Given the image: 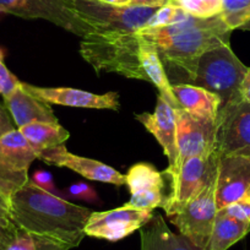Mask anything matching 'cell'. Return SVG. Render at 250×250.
Listing matches in <instances>:
<instances>
[{
  "label": "cell",
  "instance_id": "6da1fadb",
  "mask_svg": "<svg viewBox=\"0 0 250 250\" xmlns=\"http://www.w3.org/2000/svg\"><path fill=\"white\" fill-rule=\"evenodd\" d=\"M8 211L14 225L30 233L38 250L79 247L92 211L43 190L28 180L10 196Z\"/></svg>",
  "mask_w": 250,
  "mask_h": 250
},
{
  "label": "cell",
  "instance_id": "7a4b0ae2",
  "mask_svg": "<svg viewBox=\"0 0 250 250\" xmlns=\"http://www.w3.org/2000/svg\"><path fill=\"white\" fill-rule=\"evenodd\" d=\"M136 33L155 44L170 85H190L201 55L221 45H229L232 30L222 15L210 19L188 15L179 22L141 28Z\"/></svg>",
  "mask_w": 250,
  "mask_h": 250
},
{
  "label": "cell",
  "instance_id": "3957f363",
  "mask_svg": "<svg viewBox=\"0 0 250 250\" xmlns=\"http://www.w3.org/2000/svg\"><path fill=\"white\" fill-rule=\"evenodd\" d=\"M80 54L101 73L147 81L140 64V43L136 32H87L81 37Z\"/></svg>",
  "mask_w": 250,
  "mask_h": 250
},
{
  "label": "cell",
  "instance_id": "277c9868",
  "mask_svg": "<svg viewBox=\"0 0 250 250\" xmlns=\"http://www.w3.org/2000/svg\"><path fill=\"white\" fill-rule=\"evenodd\" d=\"M248 70L249 68L238 59L230 44L221 45L201 55L190 85L215 93L223 108L243 98L240 91Z\"/></svg>",
  "mask_w": 250,
  "mask_h": 250
},
{
  "label": "cell",
  "instance_id": "5b68a950",
  "mask_svg": "<svg viewBox=\"0 0 250 250\" xmlns=\"http://www.w3.org/2000/svg\"><path fill=\"white\" fill-rule=\"evenodd\" d=\"M73 9L88 32H136L145 27L158 8H120L101 0H73Z\"/></svg>",
  "mask_w": 250,
  "mask_h": 250
},
{
  "label": "cell",
  "instance_id": "8992f818",
  "mask_svg": "<svg viewBox=\"0 0 250 250\" xmlns=\"http://www.w3.org/2000/svg\"><path fill=\"white\" fill-rule=\"evenodd\" d=\"M216 179L217 175L205 185L198 195L194 196L174 215L168 217L180 234L199 250H208V243L217 215Z\"/></svg>",
  "mask_w": 250,
  "mask_h": 250
},
{
  "label": "cell",
  "instance_id": "52a82bcc",
  "mask_svg": "<svg viewBox=\"0 0 250 250\" xmlns=\"http://www.w3.org/2000/svg\"><path fill=\"white\" fill-rule=\"evenodd\" d=\"M218 161L217 151L211 156H196L188 158L175 174L163 175L169 179V193L162 205L167 217L179 211L217 175Z\"/></svg>",
  "mask_w": 250,
  "mask_h": 250
},
{
  "label": "cell",
  "instance_id": "ba28073f",
  "mask_svg": "<svg viewBox=\"0 0 250 250\" xmlns=\"http://www.w3.org/2000/svg\"><path fill=\"white\" fill-rule=\"evenodd\" d=\"M177 147L178 166L175 169L162 172L163 175H173L180 169L188 158L196 156H211L217 151L218 120L200 118L177 108Z\"/></svg>",
  "mask_w": 250,
  "mask_h": 250
},
{
  "label": "cell",
  "instance_id": "9c48e42d",
  "mask_svg": "<svg viewBox=\"0 0 250 250\" xmlns=\"http://www.w3.org/2000/svg\"><path fill=\"white\" fill-rule=\"evenodd\" d=\"M217 152L250 158V103L234 101L218 112Z\"/></svg>",
  "mask_w": 250,
  "mask_h": 250
},
{
  "label": "cell",
  "instance_id": "30bf717a",
  "mask_svg": "<svg viewBox=\"0 0 250 250\" xmlns=\"http://www.w3.org/2000/svg\"><path fill=\"white\" fill-rule=\"evenodd\" d=\"M0 8L19 18L47 20L79 37L88 32L74 13L73 0H0Z\"/></svg>",
  "mask_w": 250,
  "mask_h": 250
},
{
  "label": "cell",
  "instance_id": "8fae6325",
  "mask_svg": "<svg viewBox=\"0 0 250 250\" xmlns=\"http://www.w3.org/2000/svg\"><path fill=\"white\" fill-rule=\"evenodd\" d=\"M152 217L153 211L133 208L125 204L122 208L91 213L85 226V234L108 242H118L141 229Z\"/></svg>",
  "mask_w": 250,
  "mask_h": 250
},
{
  "label": "cell",
  "instance_id": "7c38bea8",
  "mask_svg": "<svg viewBox=\"0 0 250 250\" xmlns=\"http://www.w3.org/2000/svg\"><path fill=\"white\" fill-rule=\"evenodd\" d=\"M250 191V158L242 156H220L216 179L217 211Z\"/></svg>",
  "mask_w": 250,
  "mask_h": 250
},
{
  "label": "cell",
  "instance_id": "4fadbf2b",
  "mask_svg": "<svg viewBox=\"0 0 250 250\" xmlns=\"http://www.w3.org/2000/svg\"><path fill=\"white\" fill-rule=\"evenodd\" d=\"M38 158H41L44 162L50 163V165L58 166V167L69 168V169L85 177L86 179L108 183V184L117 185V187L126 184L125 175L115 170L114 168L109 167L108 165L100 162V161L74 155L64 145L40 151Z\"/></svg>",
  "mask_w": 250,
  "mask_h": 250
},
{
  "label": "cell",
  "instance_id": "5bb4252c",
  "mask_svg": "<svg viewBox=\"0 0 250 250\" xmlns=\"http://www.w3.org/2000/svg\"><path fill=\"white\" fill-rule=\"evenodd\" d=\"M125 179L131 194L126 205L148 211L162 208L166 198L163 195L166 183L162 172H158L148 163H136L128 170Z\"/></svg>",
  "mask_w": 250,
  "mask_h": 250
},
{
  "label": "cell",
  "instance_id": "9a60e30c",
  "mask_svg": "<svg viewBox=\"0 0 250 250\" xmlns=\"http://www.w3.org/2000/svg\"><path fill=\"white\" fill-rule=\"evenodd\" d=\"M136 120L152 134L163 148L167 156L168 170H173L178 166V147H177V119L175 110L167 100L161 95L157 96V103L153 113H141L135 115Z\"/></svg>",
  "mask_w": 250,
  "mask_h": 250
},
{
  "label": "cell",
  "instance_id": "2e32d148",
  "mask_svg": "<svg viewBox=\"0 0 250 250\" xmlns=\"http://www.w3.org/2000/svg\"><path fill=\"white\" fill-rule=\"evenodd\" d=\"M25 87L49 104L65 105L75 108H92V109H112L120 108L119 95L117 92H107L96 95L87 91L70 87H40L25 83Z\"/></svg>",
  "mask_w": 250,
  "mask_h": 250
},
{
  "label": "cell",
  "instance_id": "e0dca14e",
  "mask_svg": "<svg viewBox=\"0 0 250 250\" xmlns=\"http://www.w3.org/2000/svg\"><path fill=\"white\" fill-rule=\"evenodd\" d=\"M4 102L18 129L31 123H59L49 103L31 93L23 83H19L10 95L4 97Z\"/></svg>",
  "mask_w": 250,
  "mask_h": 250
},
{
  "label": "cell",
  "instance_id": "ac0fdd59",
  "mask_svg": "<svg viewBox=\"0 0 250 250\" xmlns=\"http://www.w3.org/2000/svg\"><path fill=\"white\" fill-rule=\"evenodd\" d=\"M172 91L180 108L196 117L217 119L221 100L215 93L189 83L172 85Z\"/></svg>",
  "mask_w": 250,
  "mask_h": 250
},
{
  "label": "cell",
  "instance_id": "d6986e66",
  "mask_svg": "<svg viewBox=\"0 0 250 250\" xmlns=\"http://www.w3.org/2000/svg\"><path fill=\"white\" fill-rule=\"evenodd\" d=\"M141 250H199L182 234H175L161 215L140 229Z\"/></svg>",
  "mask_w": 250,
  "mask_h": 250
},
{
  "label": "cell",
  "instance_id": "ffe728a7",
  "mask_svg": "<svg viewBox=\"0 0 250 250\" xmlns=\"http://www.w3.org/2000/svg\"><path fill=\"white\" fill-rule=\"evenodd\" d=\"M136 36H138L139 43H140V64L146 78H147V81L152 83L158 88L160 95L165 100H167V102L174 109L180 108L174 95H173L172 85L168 80L167 73H166L165 66L161 62L155 44L143 36L138 35V33H136Z\"/></svg>",
  "mask_w": 250,
  "mask_h": 250
},
{
  "label": "cell",
  "instance_id": "44dd1931",
  "mask_svg": "<svg viewBox=\"0 0 250 250\" xmlns=\"http://www.w3.org/2000/svg\"><path fill=\"white\" fill-rule=\"evenodd\" d=\"M0 158L11 168L28 173L31 163L38 158V151L19 129L0 136Z\"/></svg>",
  "mask_w": 250,
  "mask_h": 250
},
{
  "label": "cell",
  "instance_id": "7402d4cb",
  "mask_svg": "<svg viewBox=\"0 0 250 250\" xmlns=\"http://www.w3.org/2000/svg\"><path fill=\"white\" fill-rule=\"evenodd\" d=\"M250 233V221H239L218 210L211 233L208 250H228Z\"/></svg>",
  "mask_w": 250,
  "mask_h": 250
},
{
  "label": "cell",
  "instance_id": "603a6c76",
  "mask_svg": "<svg viewBox=\"0 0 250 250\" xmlns=\"http://www.w3.org/2000/svg\"><path fill=\"white\" fill-rule=\"evenodd\" d=\"M19 130L32 144L33 147L40 152L45 148L62 145L69 139L70 134L62 125L50 123H31L23 125Z\"/></svg>",
  "mask_w": 250,
  "mask_h": 250
},
{
  "label": "cell",
  "instance_id": "cb8c5ba5",
  "mask_svg": "<svg viewBox=\"0 0 250 250\" xmlns=\"http://www.w3.org/2000/svg\"><path fill=\"white\" fill-rule=\"evenodd\" d=\"M28 173L20 172L6 165L0 158V196L9 203L10 196L28 182Z\"/></svg>",
  "mask_w": 250,
  "mask_h": 250
},
{
  "label": "cell",
  "instance_id": "d4e9b609",
  "mask_svg": "<svg viewBox=\"0 0 250 250\" xmlns=\"http://www.w3.org/2000/svg\"><path fill=\"white\" fill-rule=\"evenodd\" d=\"M221 15L230 30H238L250 19V0H222Z\"/></svg>",
  "mask_w": 250,
  "mask_h": 250
},
{
  "label": "cell",
  "instance_id": "484cf974",
  "mask_svg": "<svg viewBox=\"0 0 250 250\" xmlns=\"http://www.w3.org/2000/svg\"><path fill=\"white\" fill-rule=\"evenodd\" d=\"M172 5L201 19H210L222 14V0H177Z\"/></svg>",
  "mask_w": 250,
  "mask_h": 250
},
{
  "label": "cell",
  "instance_id": "4316f807",
  "mask_svg": "<svg viewBox=\"0 0 250 250\" xmlns=\"http://www.w3.org/2000/svg\"><path fill=\"white\" fill-rule=\"evenodd\" d=\"M188 15L189 14L185 13L183 9L166 4V5L161 6V8H158L156 10V13L153 14L152 18L148 20V22L146 23V26L144 28L165 27V26H169L172 23L184 20Z\"/></svg>",
  "mask_w": 250,
  "mask_h": 250
},
{
  "label": "cell",
  "instance_id": "83f0119b",
  "mask_svg": "<svg viewBox=\"0 0 250 250\" xmlns=\"http://www.w3.org/2000/svg\"><path fill=\"white\" fill-rule=\"evenodd\" d=\"M0 250H38L35 239L30 233L21 228L16 227V229L11 233L10 237L4 242L0 247Z\"/></svg>",
  "mask_w": 250,
  "mask_h": 250
},
{
  "label": "cell",
  "instance_id": "f1b7e54d",
  "mask_svg": "<svg viewBox=\"0 0 250 250\" xmlns=\"http://www.w3.org/2000/svg\"><path fill=\"white\" fill-rule=\"evenodd\" d=\"M62 195L65 198L74 199V200H83L87 203H96L98 201V195L96 190L91 185L86 184L83 182L74 183L70 187H68L64 190Z\"/></svg>",
  "mask_w": 250,
  "mask_h": 250
},
{
  "label": "cell",
  "instance_id": "f546056e",
  "mask_svg": "<svg viewBox=\"0 0 250 250\" xmlns=\"http://www.w3.org/2000/svg\"><path fill=\"white\" fill-rule=\"evenodd\" d=\"M222 210H225V212L227 213V215H229L230 217H234L239 221L249 222L250 221V191L248 194H245L243 198H240L239 200L234 201V203L228 205L227 208H222Z\"/></svg>",
  "mask_w": 250,
  "mask_h": 250
},
{
  "label": "cell",
  "instance_id": "4dcf8cb0",
  "mask_svg": "<svg viewBox=\"0 0 250 250\" xmlns=\"http://www.w3.org/2000/svg\"><path fill=\"white\" fill-rule=\"evenodd\" d=\"M21 81L5 66L4 62H0V95L3 97L10 95L19 86Z\"/></svg>",
  "mask_w": 250,
  "mask_h": 250
},
{
  "label": "cell",
  "instance_id": "1f68e13d",
  "mask_svg": "<svg viewBox=\"0 0 250 250\" xmlns=\"http://www.w3.org/2000/svg\"><path fill=\"white\" fill-rule=\"evenodd\" d=\"M31 182H32L33 184L37 185V187L42 188L43 190H47L49 191V193L54 194V195L60 196L59 191H58V189L54 185V182H53L52 174H50L49 172H47V170H43V169L36 170V172L33 173Z\"/></svg>",
  "mask_w": 250,
  "mask_h": 250
},
{
  "label": "cell",
  "instance_id": "d6a6232c",
  "mask_svg": "<svg viewBox=\"0 0 250 250\" xmlns=\"http://www.w3.org/2000/svg\"><path fill=\"white\" fill-rule=\"evenodd\" d=\"M16 229L13 220L9 215L8 208L0 205V247L4 244L6 239L11 235V233Z\"/></svg>",
  "mask_w": 250,
  "mask_h": 250
},
{
  "label": "cell",
  "instance_id": "836d02e7",
  "mask_svg": "<svg viewBox=\"0 0 250 250\" xmlns=\"http://www.w3.org/2000/svg\"><path fill=\"white\" fill-rule=\"evenodd\" d=\"M14 129L15 126H14L10 113L6 109L5 105L0 104V136H3L4 134L14 130Z\"/></svg>",
  "mask_w": 250,
  "mask_h": 250
},
{
  "label": "cell",
  "instance_id": "e575fe53",
  "mask_svg": "<svg viewBox=\"0 0 250 250\" xmlns=\"http://www.w3.org/2000/svg\"><path fill=\"white\" fill-rule=\"evenodd\" d=\"M167 0H131L130 6H143V8H161L166 5Z\"/></svg>",
  "mask_w": 250,
  "mask_h": 250
},
{
  "label": "cell",
  "instance_id": "d590c367",
  "mask_svg": "<svg viewBox=\"0 0 250 250\" xmlns=\"http://www.w3.org/2000/svg\"><path fill=\"white\" fill-rule=\"evenodd\" d=\"M240 92H242V97L250 103V68L249 70H248L247 76H245L244 83H243L242 85V91H240Z\"/></svg>",
  "mask_w": 250,
  "mask_h": 250
},
{
  "label": "cell",
  "instance_id": "8d00e7d4",
  "mask_svg": "<svg viewBox=\"0 0 250 250\" xmlns=\"http://www.w3.org/2000/svg\"><path fill=\"white\" fill-rule=\"evenodd\" d=\"M101 1H104L110 5L120 6V8H126V6L131 5V0H101Z\"/></svg>",
  "mask_w": 250,
  "mask_h": 250
},
{
  "label": "cell",
  "instance_id": "74e56055",
  "mask_svg": "<svg viewBox=\"0 0 250 250\" xmlns=\"http://www.w3.org/2000/svg\"><path fill=\"white\" fill-rule=\"evenodd\" d=\"M238 30H242V31H249V32H250V19H249V20L247 21V22L243 23V25L240 26V27L238 28Z\"/></svg>",
  "mask_w": 250,
  "mask_h": 250
},
{
  "label": "cell",
  "instance_id": "f35d334b",
  "mask_svg": "<svg viewBox=\"0 0 250 250\" xmlns=\"http://www.w3.org/2000/svg\"><path fill=\"white\" fill-rule=\"evenodd\" d=\"M0 205H3V206H5V208H8V203H6V201L4 200L1 196H0Z\"/></svg>",
  "mask_w": 250,
  "mask_h": 250
},
{
  "label": "cell",
  "instance_id": "ab89813d",
  "mask_svg": "<svg viewBox=\"0 0 250 250\" xmlns=\"http://www.w3.org/2000/svg\"><path fill=\"white\" fill-rule=\"evenodd\" d=\"M175 1H177V0H167V3L166 4H168V5H172V4L175 3Z\"/></svg>",
  "mask_w": 250,
  "mask_h": 250
},
{
  "label": "cell",
  "instance_id": "60d3db41",
  "mask_svg": "<svg viewBox=\"0 0 250 250\" xmlns=\"http://www.w3.org/2000/svg\"><path fill=\"white\" fill-rule=\"evenodd\" d=\"M5 14H6V11L4 10L3 8H0V16H1V15H5Z\"/></svg>",
  "mask_w": 250,
  "mask_h": 250
}]
</instances>
